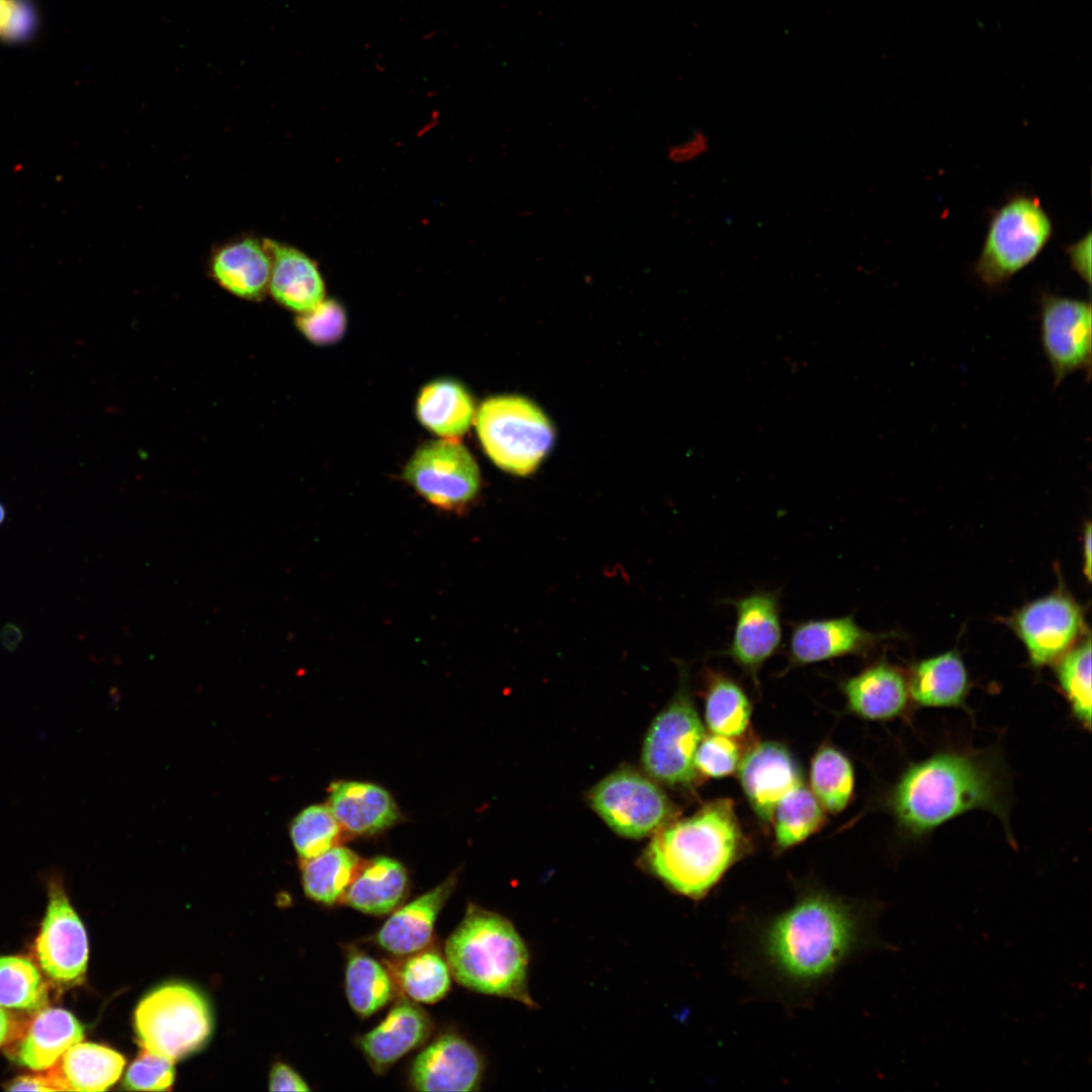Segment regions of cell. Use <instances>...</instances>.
Segmentation results:
<instances>
[{"mask_svg":"<svg viewBox=\"0 0 1092 1092\" xmlns=\"http://www.w3.org/2000/svg\"><path fill=\"white\" fill-rule=\"evenodd\" d=\"M397 980L408 998L432 1004L449 991L451 973L448 964L434 950H420L408 957L398 969Z\"/></svg>","mask_w":1092,"mask_h":1092,"instance_id":"836d02e7","label":"cell"},{"mask_svg":"<svg viewBox=\"0 0 1092 1092\" xmlns=\"http://www.w3.org/2000/svg\"><path fill=\"white\" fill-rule=\"evenodd\" d=\"M329 807L340 826L354 834H373L392 825L398 818L391 795L368 783L339 781L331 784Z\"/></svg>","mask_w":1092,"mask_h":1092,"instance_id":"cb8c5ba5","label":"cell"},{"mask_svg":"<svg viewBox=\"0 0 1092 1092\" xmlns=\"http://www.w3.org/2000/svg\"><path fill=\"white\" fill-rule=\"evenodd\" d=\"M16 1030V1023L9 1013L0 1006V1046L8 1042Z\"/></svg>","mask_w":1092,"mask_h":1092,"instance_id":"7dc6e473","label":"cell"},{"mask_svg":"<svg viewBox=\"0 0 1092 1092\" xmlns=\"http://www.w3.org/2000/svg\"><path fill=\"white\" fill-rule=\"evenodd\" d=\"M269 1089L271 1091H308L307 1083L291 1067L284 1063H276L269 1076Z\"/></svg>","mask_w":1092,"mask_h":1092,"instance_id":"ee69618b","label":"cell"},{"mask_svg":"<svg viewBox=\"0 0 1092 1092\" xmlns=\"http://www.w3.org/2000/svg\"><path fill=\"white\" fill-rule=\"evenodd\" d=\"M345 990L352 1009L366 1017L391 999L393 983L382 965L365 953L355 951L350 953L347 961Z\"/></svg>","mask_w":1092,"mask_h":1092,"instance_id":"1f68e13d","label":"cell"},{"mask_svg":"<svg viewBox=\"0 0 1092 1092\" xmlns=\"http://www.w3.org/2000/svg\"><path fill=\"white\" fill-rule=\"evenodd\" d=\"M271 259L268 289L284 307L306 312L324 300L325 283L313 260L302 251L264 239Z\"/></svg>","mask_w":1092,"mask_h":1092,"instance_id":"44dd1931","label":"cell"},{"mask_svg":"<svg viewBox=\"0 0 1092 1092\" xmlns=\"http://www.w3.org/2000/svg\"><path fill=\"white\" fill-rule=\"evenodd\" d=\"M731 738L715 733L703 737L695 755L697 770L711 778L732 775L739 766L740 752Z\"/></svg>","mask_w":1092,"mask_h":1092,"instance_id":"ab89813d","label":"cell"},{"mask_svg":"<svg viewBox=\"0 0 1092 1092\" xmlns=\"http://www.w3.org/2000/svg\"><path fill=\"white\" fill-rule=\"evenodd\" d=\"M1084 623L1081 607L1060 592L1025 605L1010 621L1034 666L1056 661L1073 647Z\"/></svg>","mask_w":1092,"mask_h":1092,"instance_id":"4fadbf2b","label":"cell"},{"mask_svg":"<svg viewBox=\"0 0 1092 1092\" xmlns=\"http://www.w3.org/2000/svg\"><path fill=\"white\" fill-rule=\"evenodd\" d=\"M889 803L900 826L914 836L974 809L991 811L1002 820L1007 817L994 768L969 753L942 752L912 764Z\"/></svg>","mask_w":1092,"mask_h":1092,"instance_id":"3957f363","label":"cell"},{"mask_svg":"<svg viewBox=\"0 0 1092 1092\" xmlns=\"http://www.w3.org/2000/svg\"><path fill=\"white\" fill-rule=\"evenodd\" d=\"M38 14L31 0H0V41L25 43L37 32Z\"/></svg>","mask_w":1092,"mask_h":1092,"instance_id":"60d3db41","label":"cell"},{"mask_svg":"<svg viewBox=\"0 0 1092 1092\" xmlns=\"http://www.w3.org/2000/svg\"><path fill=\"white\" fill-rule=\"evenodd\" d=\"M6 1089L9 1091L18 1090H35V1091H56L48 1078L43 1075L37 1076H22L15 1078L8 1083Z\"/></svg>","mask_w":1092,"mask_h":1092,"instance_id":"f6af8a7d","label":"cell"},{"mask_svg":"<svg viewBox=\"0 0 1092 1092\" xmlns=\"http://www.w3.org/2000/svg\"><path fill=\"white\" fill-rule=\"evenodd\" d=\"M299 331L317 345L339 341L345 333L347 317L344 307L335 299L323 300L312 309L301 313L296 321Z\"/></svg>","mask_w":1092,"mask_h":1092,"instance_id":"74e56055","label":"cell"},{"mask_svg":"<svg viewBox=\"0 0 1092 1092\" xmlns=\"http://www.w3.org/2000/svg\"><path fill=\"white\" fill-rule=\"evenodd\" d=\"M751 715L750 701L743 689L728 675L709 669L706 672L705 719L715 734L741 735Z\"/></svg>","mask_w":1092,"mask_h":1092,"instance_id":"f546056e","label":"cell"},{"mask_svg":"<svg viewBox=\"0 0 1092 1092\" xmlns=\"http://www.w3.org/2000/svg\"><path fill=\"white\" fill-rule=\"evenodd\" d=\"M340 827L329 806L312 805L293 819L290 836L298 855L309 859L335 846Z\"/></svg>","mask_w":1092,"mask_h":1092,"instance_id":"8d00e7d4","label":"cell"},{"mask_svg":"<svg viewBox=\"0 0 1092 1092\" xmlns=\"http://www.w3.org/2000/svg\"><path fill=\"white\" fill-rule=\"evenodd\" d=\"M47 999L46 982L30 960L18 956L0 957V1006L36 1011Z\"/></svg>","mask_w":1092,"mask_h":1092,"instance_id":"e575fe53","label":"cell"},{"mask_svg":"<svg viewBox=\"0 0 1092 1092\" xmlns=\"http://www.w3.org/2000/svg\"><path fill=\"white\" fill-rule=\"evenodd\" d=\"M407 887L404 867L391 857L377 856L361 866L342 900L360 912L380 916L396 909Z\"/></svg>","mask_w":1092,"mask_h":1092,"instance_id":"484cf974","label":"cell"},{"mask_svg":"<svg viewBox=\"0 0 1092 1092\" xmlns=\"http://www.w3.org/2000/svg\"><path fill=\"white\" fill-rule=\"evenodd\" d=\"M456 877L450 876L440 885L395 910L375 936L386 951L407 956L423 950L432 940L437 917L451 896Z\"/></svg>","mask_w":1092,"mask_h":1092,"instance_id":"ffe728a7","label":"cell"},{"mask_svg":"<svg viewBox=\"0 0 1092 1092\" xmlns=\"http://www.w3.org/2000/svg\"><path fill=\"white\" fill-rule=\"evenodd\" d=\"M739 780L753 811L763 821H770L779 801L802 784L800 769L785 746L763 742L753 747L740 761Z\"/></svg>","mask_w":1092,"mask_h":1092,"instance_id":"e0dca14e","label":"cell"},{"mask_svg":"<svg viewBox=\"0 0 1092 1092\" xmlns=\"http://www.w3.org/2000/svg\"><path fill=\"white\" fill-rule=\"evenodd\" d=\"M1040 343L1055 386L1069 375L1091 371L1092 308L1089 300L1041 292Z\"/></svg>","mask_w":1092,"mask_h":1092,"instance_id":"8fae6325","label":"cell"},{"mask_svg":"<svg viewBox=\"0 0 1092 1092\" xmlns=\"http://www.w3.org/2000/svg\"><path fill=\"white\" fill-rule=\"evenodd\" d=\"M1091 525L1090 523H1088L1084 534V573L1087 576L1088 580L1091 579Z\"/></svg>","mask_w":1092,"mask_h":1092,"instance_id":"c3c4849f","label":"cell"},{"mask_svg":"<svg viewBox=\"0 0 1092 1092\" xmlns=\"http://www.w3.org/2000/svg\"><path fill=\"white\" fill-rule=\"evenodd\" d=\"M175 1079L174 1062L147 1050L128 1067L122 1085L127 1090H170Z\"/></svg>","mask_w":1092,"mask_h":1092,"instance_id":"f35d334b","label":"cell"},{"mask_svg":"<svg viewBox=\"0 0 1092 1092\" xmlns=\"http://www.w3.org/2000/svg\"><path fill=\"white\" fill-rule=\"evenodd\" d=\"M883 908L811 884L782 906H739L727 923L729 970L750 1000L808 1009L850 963L884 948Z\"/></svg>","mask_w":1092,"mask_h":1092,"instance_id":"6da1fadb","label":"cell"},{"mask_svg":"<svg viewBox=\"0 0 1092 1092\" xmlns=\"http://www.w3.org/2000/svg\"><path fill=\"white\" fill-rule=\"evenodd\" d=\"M476 431L491 461L518 475L533 472L554 439L553 428L542 411L514 395L485 400L477 412Z\"/></svg>","mask_w":1092,"mask_h":1092,"instance_id":"52a82bcc","label":"cell"},{"mask_svg":"<svg viewBox=\"0 0 1092 1092\" xmlns=\"http://www.w3.org/2000/svg\"><path fill=\"white\" fill-rule=\"evenodd\" d=\"M125 1059L93 1042L72 1045L44 1076L56 1091H104L121 1076Z\"/></svg>","mask_w":1092,"mask_h":1092,"instance_id":"603a6c76","label":"cell"},{"mask_svg":"<svg viewBox=\"0 0 1092 1092\" xmlns=\"http://www.w3.org/2000/svg\"><path fill=\"white\" fill-rule=\"evenodd\" d=\"M884 639L861 628L853 616L810 619L791 624L787 646L789 667L868 653Z\"/></svg>","mask_w":1092,"mask_h":1092,"instance_id":"9a60e30c","label":"cell"},{"mask_svg":"<svg viewBox=\"0 0 1092 1092\" xmlns=\"http://www.w3.org/2000/svg\"><path fill=\"white\" fill-rule=\"evenodd\" d=\"M724 603L735 609L736 621L731 641L722 654L757 682L761 667L783 641L780 593L757 589Z\"/></svg>","mask_w":1092,"mask_h":1092,"instance_id":"5bb4252c","label":"cell"},{"mask_svg":"<svg viewBox=\"0 0 1092 1092\" xmlns=\"http://www.w3.org/2000/svg\"><path fill=\"white\" fill-rule=\"evenodd\" d=\"M483 1062L462 1036L445 1033L415 1059L410 1082L418 1091H474L481 1082Z\"/></svg>","mask_w":1092,"mask_h":1092,"instance_id":"2e32d148","label":"cell"},{"mask_svg":"<svg viewBox=\"0 0 1092 1092\" xmlns=\"http://www.w3.org/2000/svg\"><path fill=\"white\" fill-rule=\"evenodd\" d=\"M850 712L872 721H884L903 714L909 703L906 677L894 665L879 660L842 682Z\"/></svg>","mask_w":1092,"mask_h":1092,"instance_id":"7402d4cb","label":"cell"},{"mask_svg":"<svg viewBox=\"0 0 1092 1092\" xmlns=\"http://www.w3.org/2000/svg\"><path fill=\"white\" fill-rule=\"evenodd\" d=\"M1056 668L1060 687L1076 719L1091 726V639L1090 636L1060 658Z\"/></svg>","mask_w":1092,"mask_h":1092,"instance_id":"d590c367","label":"cell"},{"mask_svg":"<svg viewBox=\"0 0 1092 1092\" xmlns=\"http://www.w3.org/2000/svg\"><path fill=\"white\" fill-rule=\"evenodd\" d=\"M360 868L359 856L343 846L335 845L315 857L303 859L304 893L318 903L335 904L342 900Z\"/></svg>","mask_w":1092,"mask_h":1092,"instance_id":"f1b7e54d","label":"cell"},{"mask_svg":"<svg viewBox=\"0 0 1092 1092\" xmlns=\"http://www.w3.org/2000/svg\"><path fill=\"white\" fill-rule=\"evenodd\" d=\"M671 702L651 723L642 748V762L654 779L689 786L697 777L695 755L704 727L692 700L686 670Z\"/></svg>","mask_w":1092,"mask_h":1092,"instance_id":"ba28073f","label":"cell"},{"mask_svg":"<svg viewBox=\"0 0 1092 1092\" xmlns=\"http://www.w3.org/2000/svg\"><path fill=\"white\" fill-rule=\"evenodd\" d=\"M748 849L734 803L717 799L657 830L643 860L669 890L697 902L710 895Z\"/></svg>","mask_w":1092,"mask_h":1092,"instance_id":"7a4b0ae2","label":"cell"},{"mask_svg":"<svg viewBox=\"0 0 1092 1092\" xmlns=\"http://www.w3.org/2000/svg\"><path fill=\"white\" fill-rule=\"evenodd\" d=\"M23 639V631L15 623H7L0 630V642L8 651H14Z\"/></svg>","mask_w":1092,"mask_h":1092,"instance_id":"bcb514c9","label":"cell"},{"mask_svg":"<svg viewBox=\"0 0 1092 1092\" xmlns=\"http://www.w3.org/2000/svg\"><path fill=\"white\" fill-rule=\"evenodd\" d=\"M49 903L34 952L41 970L60 984H76L84 978L88 964L85 927L71 906L62 881H48Z\"/></svg>","mask_w":1092,"mask_h":1092,"instance_id":"7c38bea8","label":"cell"},{"mask_svg":"<svg viewBox=\"0 0 1092 1092\" xmlns=\"http://www.w3.org/2000/svg\"><path fill=\"white\" fill-rule=\"evenodd\" d=\"M133 1025L144 1050L175 1063L207 1042L213 1021L204 996L176 982L152 990L140 1001Z\"/></svg>","mask_w":1092,"mask_h":1092,"instance_id":"8992f818","label":"cell"},{"mask_svg":"<svg viewBox=\"0 0 1092 1092\" xmlns=\"http://www.w3.org/2000/svg\"><path fill=\"white\" fill-rule=\"evenodd\" d=\"M1053 234V220L1036 196L1012 195L990 216L976 275L988 288L1002 287L1040 255Z\"/></svg>","mask_w":1092,"mask_h":1092,"instance_id":"5b68a950","label":"cell"},{"mask_svg":"<svg viewBox=\"0 0 1092 1092\" xmlns=\"http://www.w3.org/2000/svg\"><path fill=\"white\" fill-rule=\"evenodd\" d=\"M429 1015L408 999L398 1000L386 1017L359 1038L367 1061L382 1071L426 1041L432 1031Z\"/></svg>","mask_w":1092,"mask_h":1092,"instance_id":"d6986e66","label":"cell"},{"mask_svg":"<svg viewBox=\"0 0 1092 1092\" xmlns=\"http://www.w3.org/2000/svg\"><path fill=\"white\" fill-rule=\"evenodd\" d=\"M590 804L610 828L629 838L654 834L675 813L656 784L630 768L615 770L596 785Z\"/></svg>","mask_w":1092,"mask_h":1092,"instance_id":"9c48e42d","label":"cell"},{"mask_svg":"<svg viewBox=\"0 0 1092 1092\" xmlns=\"http://www.w3.org/2000/svg\"><path fill=\"white\" fill-rule=\"evenodd\" d=\"M421 424L444 439H456L469 429L474 405L468 391L458 382L440 379L421 390L416 405Z\"/></svg>","mask_w":1092,"mask_h":1092,"instance_id":"83f0119b","label":"cell"},{"mask_svg":"<svg viewBox=\"0 0 1092 1092\" xmlns=\"http://www.w3.org/2000/svg\"><path fill=\"white\" fill-rule=\"evenodd\" d=\"M810 783L813 794L823 808L838 813L847 806L852 796V765L836 748L823 746L811 761Z\"/></svg>","mask_w":1092,"mask_h":1092,"instance_id":"d6a6232c","label":"cell"},{"mask_svg":"<svg viewBox=\"0 0 1092 1092\" xmlns=\"http://www.w3.org/2000/svg\"><path fill=\"white\" fill-rule=\"evenodd\" d=\"M771 820L777 846L785 850L819 830L824 824L825 815L823 806L813 792L800 784L779 801Z\"/></svg>","mask_w":1092,"mask_h":1092,"instance_id":"4dcf8cb0","label":"cell"},{"mask_svg":"<svg viewBox=\"0 0 1092 1092\" xmlns=\"http://www.w3.org/2000/svg\"><path fill=\"white\" fill-rule=\"evenodd\" d=\"M711 150V138L702 128H695L681 139L670 143L665 149L667 161L684 166L704 158Z\"/></svg>","mask_w":1092,"mask_h":1092,"instance_id":"b9f144b4","label":"cell"},{"mask_svg":"<svg viewBox=\"0 0 1092 1092\" xmlns=\"http://www.w3.org/2000/svg\"><path fill=\"white\" fill-rule=\"evenodd\" d=\"M445 960L460 985L535 1006L528 990L529 952L506 917L469 905L446 940Z\"/></svg>","mask_w":1092,"mask_h":1092,"instance_id":"277c9868","label":"cell"},{"mask_svg":"<svg viewBox=\"0 0 1092 1092\" xmlns=\"http://www.w3.org/2000/svg\"><path fill=\"white\" fill-rule=\"evenodd\" d=\"M910 697L923 707H958L970 690L966 666L957 651L915 663L907 680Z\"/></svg>","mask_w":1092,"mask_h":1092,"instance_id":"4316f807","label":"cell"},{"mask_svg":"<svg viewBox=\"0 0 1092 1092\" xmlns=\"http://www.w3.org/2000/svg\"><path fill=\"white\" fill-rule=\"evenodd\" d=\"M403 477L438 509L461 510L479 491L480 474L470 452L455 439L420 447L405 465Z\"/></svg>","mask_w":1092,"mask_h":1092,"instance_id":"30bf717a","label":"cell"},{"mask_svg":"<svg viewBox=\"0 0 1092 1092\" xmlns=\"http://www.w3.org/2000/svg\"><path fill=\"white\" fill-rule=\"evenodd\" d=\"M208 267L211 277L240 298L260 299L268 289L271 259L264 239L241 236L219 245Z\"/></svg>","mask_w":1092,"mask_h":1092,"instance_id":"ac0fdd59","label":"cell"},{"mask_svg":"<svg viewBox=\"0 0 1092 1092\" xmlns=\"http://www.w3.org/2000/svg\"><path fill=\"white\" fill-rule=\"evenodd\" d=\"M5 517H6L5 507L3 506L2 503H0V525L4 522Z\"/></svg>","mask_w":1092,"mask_h":1092,"instance_id":"681fc988","label":"cell"},{"mask_svg":"<svg viewBox=\"0 0 1092 1092\" xmlns=\"http://www.w3.org/2000/svg\"><path fill=\"white\" fill-rule=\"evenodd\" d=\"M83 1038L84 1028L72 1013L47 1008L36 1014L17 1043L15 1059L33 1071H47Z\"/></svg>","mask_w":1092,"mask_h":1092,"instance_id":"d4e9b609","label":"cell"},{"mask_svg":"<svg viewBox=\"0 0 1092 1092\" xmlns=\"http://www.w3.org/2000/svg\"><path fill=\"white\" fill-rule=\"evenodd\" d=\"M1091 235L1083 237L1066 248L1071 267L1090 286L1091 284Z\"/></svg>","mask_w":1092,"mask_h":1092,"instance_id":"7bdbcfd3","label":"cell"}]
</instances>
